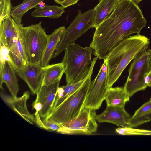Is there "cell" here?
I'll return each instance as SVG.
<instances>
[{
  "label": "cell",
  "instance_id": "cell-1",
  "mask_svg": "<svg viewBox=\"0 0 151 151\" xmlns=\"http://www.w3.org/2000/svg\"><path fill=\"white\" fill-rule=\"evenodd\" d=\"M146 20L133 0H120L109 17L95 29L90 46L99 59H106L123 41L134 33L140 34Z\"/></svg>",
  "mask_w": 151,
  "mask_h": 151
},
{
  "label": "cell",
  "instance_id": "cell-2",
  "mask_svg": "<svg viewBox=\"0 0 151 151\" xmlns=\"http://www.w3.org/2000/svg\"><path fill=\"white\" fill-rule=\"evenodd\" d=\"M149 44L147 37L137 34L123 41L112 50L105 59L109 88L118 80L129 63L148 49Z\"/></svg>",
  "mask_w": 151,
  "mask_h": 151
},
{
  "label": "cell",
  "instance_id": "cell-3",
  "mask_svg": "<svg viewBox=\"0 0 151 151\" xmlns=\"http://www.w3.org/2000/svg\"><path fill=\"white\" fill-rule=\"evenodd\" d=\"M97 59L96 57L92 60L86 79L82 86L60 106L52 111L47 117L43 120L64 124L79 115L84 108L85 100L91 87V76Z\"/></svg>",
  "mask_w": 151,
  "mask_h": 151
},
{
  "label": "cell",
  "instance_id": "cell-4",
  "mask_svg": "<svg viewBox=\"0 0 151 151\" xmlns=\"http://www.w3.org/2000/svg\"><path fill=\"white\" fill-rule=\"evenodd\" d=\"M62 61L64 65L67 83H72L85 78L92 62V49L83 47L74 43L65 50Z\"/></svg>",
  "mask_w": 151,
  "mask_h": 151
},
{
  "label": "cell",
  "instance_id": "cell-5",
  "mask_svg": "<svg viewBox=\"0 0 151 151\" xmlns=\"http://www.w3.org/2000/svg\"><path fill=\"white\" fill-rule=\"evenodd\" d=\"M42 22L26 27H22V35L27 63H40L48 39L41 26Z\"/></svg>",
  "mask_w": 151,
  "mask_h": 151
},
{
  "label": "cell",
  "instance_id": "cell-6",
  "mask_svg": "<svg viewBox=\"0 0 151 151\" xmlns=\"http://www.w3.org/2000/svg\"><path fill=\"white\" fill-rule=\"evenodd\" d=\"M95 11L90 9L82 13L81 10L65 33L55 51L52 58L60 55L70 45L91 28L95 27Z\"/></svg>",
  "mask_w": 151,
  "mask_h": 151
},
{
  "label": "cell",
  "instance_id": "cell-7",
  "mask_svg": "<svg viewBox=\"0 0 151 151\" xmlns=\"http://www.w3.org/2000/svg\"><path fill=\"white\" fill-rule=\"evenodd\" d=\"M150 70L151 66L147 50L134 59L131 64L128 76L123 87L130 98L147 87L144 81V76Z\"/></svg>",
  "mask_w": 151,
  "mask_h": 151
},
{
  "label": "cell",
  "instance_id": "cell-8",
  "mask_svg": "<svg viewBox=\"0 0 151 151\" xmlns=\"http://www.w3.org/2000/svg\"><path fill=\"white\" fill-rule=\"evenodd\" d=\"M95 110L84 108L77 117L61 124L59 133L65 134L90 135L96 132L98 125Z\"/></svg>",
  "mask_w": 151,
  "mask_h": 151
},
{
  "label": "cell",
  "instance_id": "cell-9",
  "mask_svg": "<svg viewBox=\"0 0 151 151\" xmlns=\"http://www.w3.org/2000/svg\"><path fill=\"white\" fill-rule=\"evenodd\" d=\"M104 60L96 76L91 81V87L87 96L84 108L97 110L105 99L109 88L107 82L106 62L105 59Z\"/></svg>",
  "mask_w": 151,
  "mask_h": 151
},
{
  "label": "cell",
  "instance_id": "cell-10",
  "mask_svg": "<svg viewBox=\"0 0 151 151\" xmlns=\"http://www.w3.org/2000/svg\"><path fill=\"white\" fill-rule=\"evenodd\" d=\"M16 75L28 86L33 95L36 94L42 86L44 69L40 63H27L15 70Z\"/></svg>",
  "mask_w": 151,
  "mask_h": 151
},
{
  "label": "cell",
  "instance_id": "cell-11",
  "mask_svg": "<svg viewBox=\"0 0 151 151\" xmlns=\"http://www.w3.org/2000/svg\"><path fill=\"white\" fill-rule=\"evenodd\" d=\"M60 80L48 85H42L36 93L35 101L42 106L39 112L40 118H46L51 112Z\"/></svg>",
  "mask_w": 151,
  "mask_h": 151
},
{
  "label": "cell",
  "instance_id": "cell-12",
  "mask_svg": "<svg viewBox=\"0 0 151 151\" xmlns=\"http://www.w3.org/2000/svg\"><path fill=\"white\" fill-rule=\"evenodd\" d=\"M131 117L124 107L107 106L103 113L96 115V119L100 123L109 122L124 127H127Z\"/></svg>",
  "mask_w": 151,
  "mask_h": 151
},
{
  "label": "cell",
  "instance_id": "cell-13",
  "mask_svg": "<svg viewBox=\"0 0 151 151\" xmlns=\"http://www.w3.org/2000/svg\"><path fill=\"white\" fill-rule=\"evenodd\" d=\"M3 90L1 89L0 96L4 102L24 120L33 124L34 117L29 112L27 106V100L30 97V92L27 91L22 96L14 97L4 93Z\"/></svg>",
  "mask_w": 151,
  "mask_h": 151
},
{
  "label": "cell",
  "instance_id": "cell-14",
  "mask_svg": "<svg viewBox=\"0 0 151 151\" xmlns=\"http://www.w3.org/2000/svg\"><path fill=\"white\" fill-rule=\"evenodd\" d=\"M23 25L19 24L9 16L0 21V42L10 50L16 42L18 33Z\"/></svg>",
  "mask_w": 151,
  "mask_h": 151
},
{
  "label": "cell",
  "instance_id": "cell-15",
  "mask_svg": "<svg viewBox=\"0 0 151 151\" xmlns=\"http://www.w3.org/2000/svg\"><path fill=\"white\" fill-rule=\"evenodd\" d=\"M66 28L61 26L55 30L52 34L49 35V39L42 58L40 63L42 67L49 65L52 59L55 51L63 36Z\"/></svg>",
  "mask_w": 151,
  "mask_h": 151
},
{
  "label": "cell",
  "instance_id": "cell-16",
  "mask_svg": "<svg viewBox=\"0 0 151 151\" xmlns=\"http://www.w3.org/2000/svg\"><path fill=\"white\" fill-rule=\"evenodd\" d=\"M120 0H101L94 7L96 29L107 19L115 9Z\"/></svg>",
  "mask_w": 151,
  "mask_h": 151
},
{
  "label": "cell",
  "instance_id": "cell-17",
  "mask_svg": "<svg viewBox=\"0 0 151 151\" xmlns=\"http://www.w3.org/2000/svg\"><path fill=\"white\" fill-rule=\"evenodd\" d=\"M15 69L9 61H6L2 73V81L8 89L11 96L17 97L19 91L18 80L16 75Z\"/></svg>",
  "mask_w": 151,
  "mask_h": 151
},
{
  "label": "cell",
  "instance_id": "cell-18",
  "mask_svg": "<svg viewBox=\"0 0 151 151\" xmlns=\"http://www.w3.org/2000/svg\"><path fill=\"white\" fill-rule=\"evenodd\" d=\"M130 97L123 87L109 88L105 97L107 106L124 107Z\"/></svg>",
  "mask_w": 151,
  "mask_h": 151
},
{
  "label": "cell",
  "instance_id": "cell-19",
  "mask_svg": "<svg viewBox=\"0 0 151 151\" xmlns=\"http://www.w3.org/2000/svg\"><path fill=\"white\" fill-rule=\"evenodd\" d=\"M43 68L44 73L42 85H48L60 80L65 70L64 65L62 62L49 64Z\"/></svg>",
  "mask_w": 151,
  "mask_h": 151
},
{
  "label": "cell",
  "instance_id": "cell-20",
  "mask_svg": "<svg viewBox=\"0 0 151 151\" xmlns=\"http://www.w3.org/2000/svg\"><path fill=\"white\" fill-rule=\"evenodd\" d=\"M86 78V76L85 79L78 82L72 83H67L65 85L59 87L52 111L58 107L67 98L77 91L83 85Z\"/></svg>",
  "mask_w": 151,
  "mask_h": 151
},
{
  "label": "cell",
  "instance_id": "cell-21",
  "mask_svg": "<svg viewBox=\"0 0 151 151\" xmlns=\"http://www.w3.org/2000/svg\"><path fill=\"white\" fill-rule=\"evenodd\" d=\"M35 9L31 15L35 17H46L51 18H57L62 16L65 12L63 7L56 5L45 4L43 8H40L38 5L35 7Z\"/></svg>",
  "mask_w": 151,
  "mask_h": 151
},
{
  "label": "cell",
  "instance_id": "cell-22",
  "mask_svg": "<svg viewBox=\"0 0 151 151\" xmlns=\"http://www.w3.org/2000/svg\"><path fill=\"white\" fill-rule=\"evenodd\" d=\"M45 0H23L18 5L12 7L11 16L19 24H21L23 15L31 9L38 5V3Z\"/></svg>",
  "mask_w": 151,
  "mask_h": 151
},
{
  "label": "cell",
  "instance_id": "cell-23",
  "mask_svg": "<svg viewBox=\"0 0 151 151\" xmlns=\"http://www.w3.org/2000/svg\"><path fill=\"white\" fill-rule=\"evenodd\" d=\"M151 110V100L144 104L134 112L131 117L127 127H136L147 123V115Z\"/></svg>",
  "mask_w": 151,
  "mask_h": 151
},
{
  "label": "cell",
  "instance_id": "cell-24",
  "mask_svg": "<svg viewBox=\"0 0 151 151\" xmlns=\"http://www.w3.org/2000/svg\"><path fill=\"white\" fill-rule=\"evenodd\" d=\"M0 87L3 89L2 85V73L4 64L6 61L10 62L14 66L11 59L10 50L9 47L4 43L0 42Z\"/></svg>",
  "mask_w": 151,
  "mask_h": 151
},
{
  "label": "cell",
  "instance_id": "cell-25",
  "mask_svg": "<svg viewBox=\"0 0 151 151\" xmlns=\"http://www.w3.org/2000/svg\"><path fill=\"white\" fill-rule=\"evenodd\" d=\"M115 132L122 135H151V130L137 129L128 127L116 128Z\"/></svg>",
  "mask_w": 151,
  "mask_h": 151
},
{
  "label": "cell",
  "instance_id": "cell-26",
  "mask_svg": "<svg viewBox=\"0 0 151 151\" xmlns=\"http://www.w3.org/2000/svg\"><path fill=\"white\" fill-rule=\"evenodd\" d=\"M0 21L11 16L12 6L10 0H0Z\"/></svg>",
  "mask_w": 151,
  "mask_h": 151
},
{
  "label": "cell",
  "instance_id": "cell-27",
  "mask_svg": "<svg viewBox=\"0 0 151 151\" xmlns=\"http://www.w3.org/2000/svg\"><path fill=\"white\" fill-rule=\"evenodd\" d=\"M79 0H54L56 3L60 4L64 8L76 4Z\"/></svg>",
  "mask_w": 151,
  "mask_h": 151
},
{
  "label": "cell",
  "instance_id": "cell-28",
  "mask_svg": "<svg viewBox=\"0 0 151 151\" xmlns=\"http://www.w3.org/2000/svg\"><path fill=\"white\" fill-rule=\"evenodd\" d=\"M144 79L147 87H151V70L145 74Z\"/></svg>",
  "mask_w": 151,
  "mask_h": 151
},
{
  "label": "cell",
  "instance_id": "cell-29",
  "mask_svg": "<svg viewBox=\"0 0 151 151\" xmlns=\"http://www.w3.org/2000/svg\"><path fill=\"white\" fill-rule=\"evenodd\" d=\"M147 51L148 52L149 56V63L150 64L151 66V50L150 49L148 48L147 50ZM150 100H151V97L150 99Z\"/></svg>",
  "mask_w": 151,
  "mask_h": 151
},
{
  "label": "cell",
  "instance_id": "cell-30",
  "mask_svg": "<svg viewBox=\"0 0 151 151\" xmlns=\"http://www.w3.org/2000/svg\"><path fill=\"white\" fill-rule=\"evenodd\" d=\"M45 3L43 1H41L38 4V5L41 8H43L45 5Z\"/></svg>",
  "mask_w": 151,
  "mask_h": 151
},
{
  "label": "cell",
  "instance_id": "cell-31",
  "mask_svg": "<svg viewBox=\"0 0 151 151\" xmlns=\"http://www.w3.org/2000/svg\"><path fill=\"white\" fill-rule=\"evenodd\" d=\"M151 121V110L148 113L147 118V122Z\"/></svg>",
  "mask_w": 151,
  "mask_h": 151
},
{
  "label": "cell",
  "instance_id": "cell-32",
  "mask_svg": "<svg viewBox=\"0 0 151 151\" xmlns=\"http://www.w3.org/2000/svg\"><path fill=\"white\" fill-rule=\"evenodd\" d=\"M137 4H138L141 1L143 0H133Z\"/></svg>",
  "mask_w": 151,
  "mask_h": 151
},
{
  "label": "cell",
  "instance_id": "cell-33",
  "mask_svg": "<svg viewBox=\"0 0 151 151\" xmlns=\"http://www.w3.org/2000/svg\"><path fill=\"white\" fill-rule=\"evenodd\" d=\"M99 1H100L101 0H99Z\"/></svg>",
  "mask_w": 151,
  "mask_h": 151
}]
</instances>
